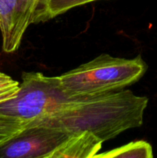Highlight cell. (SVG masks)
I'll list each match as a JSON object with an SVG mask.
<instances>
[{"mask_svg":"<svg viewBox=\"0 0 157 158\" xmlns=\"http://www.w3.org/2000/svg\"><path fill=\"white\" fill-rule=\"evenodd\" d=\"M20 83L0 72V104L13 98L18 93Z\"/></svg>","mask_w":157,"mask_h":158,"instance_id":"cell-10","label":"cell"},{"mask_svg":"<svg viewBox=\"0 0 157 158\" xmlns=\"http://www.w3.org/2000/svg\"><path fill=\"white\" fill-rule=\"evenodd\" d=\"M103 142L88 131L75 132L52 154L51 158H91L101 150Z\"/></svg>","mask_w":157,"mask_h":158,"instance_id":"cell-6","label":"cell"},{"mask_svg":"<svg viewBox=\"0 0 157 158\" xmlns=\"http://www.w3.org/2000/svg\"><path fill=\"white\" fill-rule=\"evenodd\" d=\"M83 98L66 94L59 77L23 72L18 93L0 104V113L29 123L53 117Z\"/></svg>","mask_w":157,"mask_h":158,"instance_id":"cell-3","label":"cell"},{"mask_svg":"<svg viewBox=\"0 0 157 158\" xmlns=\"http://www.w3.org/2000/svg\"><path fill=\"white\" fill-rule=\"evenodd\" d=\"M148 101L129 89H119L85 97L46 120L71 134L88 131L105 142L142 126Z\"/></svg>","mask_w":157,"mask_h":158,"instance_id":"cell-1","label":"cell"},{"mask_svg":"<svg viewBox=\"0 0 157 158\" xmlns=\"http://www.w3.org/2000/svg\"><path fill=\"white\" fill-rule=\"evenodd\" d=\"M42 0H0V30L7 53L18 49L27 28L34 23Z\"/></svg>","mask_w":157,"mask_h":158,"instance_id":"cell-5","label":"cell"},{"mask_svg":"<svg viewBox=\"0 0 157 158\" xmlns=\"http://www.w3.org/2000/svg\"><path fill=\"white\" fill-rule=\"evenodd\" d=\"M70 134L46 119L32 120L18 135L0 146V158H51Z\"/></svg>","mask_w":157,"mask_h":158,"instance_id":"cell-4","label":"cell"},{"mask_svg":"<svg viewBox=\"0 0 157 158\" xmlns=\"http://www.w3.org/2000/svg\"><path fill=\"white\" fill-rule=\"evenodd\" d=\"M147 68L140 55L125 59L103 53L59 77L63 89L69 96L92 97L123 89L136 83Z\"/></svg>","mask_w":157,"mask_h":158,"instance_id":"cell-2","label":"cell"},{"mask_svg":"<svg viewBox=\"0 0 157 158\" xmlns=\"http://www.w3.org/2000/svg\"><path fill=\"white\" fill-rule=\"evenodd\" d=\"M28 123L19 118L0 113V146L18 135Z\"/></svg>","mask_w":157,"mask_h":158,"instance_id":"cell-9","label":"cell"},{"mask_svg":"<svg viewBox=\"0 0 157 158\" xmlns=\"http://www.w3.org/2000/svg\"><path fill=\"white\" fill-rule=\"evenodd\" d=\"M95 1L98 0H42L34 23H44L73 8Z\"/></svg>","mask_w":157,"mask_h":158,"instance_id":"cell-7","label":"cell"},{"mask_svg":"<svg viewBox=\"0 0 157 158\" xmlns=\"http://www.w3.org/2000/svg\"><path fill=\"white\" fill-rule=\"evenodd\" d=\"M152 158L153 157L152 148L148 142L137 140L130 142L112 151H106L94 156V158Z\"/></svg>","mask_w":157,"mask_h":158,"instance_id":"cell-8","label":"cell"}]
</instances>
